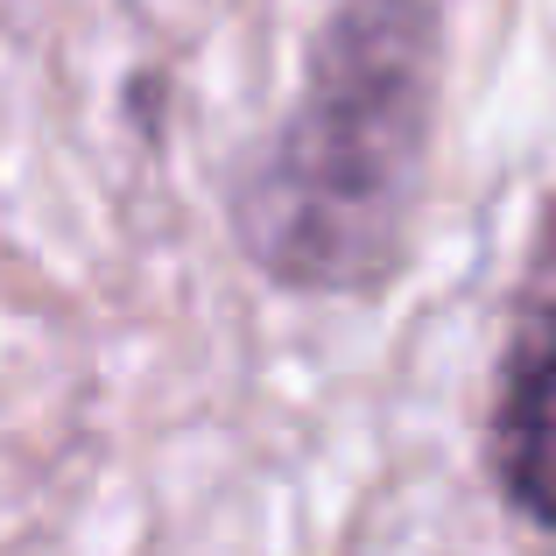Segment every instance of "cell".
I'll return each instance as SVG.
<instances>
[{
  "label": "cell",
  "instance_id": "1",
  "mask_svg": "<svg viewBox=\"0 0 556 556\" xmlns=\"http://www.w3.org/2000/svg\"><path fill=\"white\" fill-rule=\"evenodd\" d=\"M444 113V8L339 0L226 198L240 261L282 296L374 303L408 275Z\"/></svg>",
  "mask_w": 556,
  "mask_h": 556
},
{
  "label": "cell",
  "instance_id": "2",
  "mask_svg": "<svg viewBox=\"0 0 556 556\" xmlns=\"http://www.w3.org/2000/svg\"><path fill=\"white\" fill-rule=\"evenodd\" d=\"M486 479L515 521L556 535V190L515 268L486 388Z\"/></svg>",
  "mask_w": 556,
  "mask_h": 556
}]
</instances>
